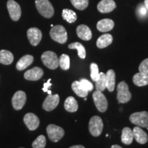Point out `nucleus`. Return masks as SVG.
Wrapping results in <instances>:
<instances>
[{
  "mask_svg": "<svg viewBox=\"0 0 148 148\" xmlns=\"http://www.w3.org/2000/svg\"><path fill=\"white\" fill-rule=\"evenodd\" d=\"M144 5H145V8H147V10L148 11V0H145V1H144Z\"/></svg>",
  "mask_w": 148,
  "mask_h": 148,
  "instance_id": "39",
  "label": "nucleus"
},
{
  "mask_svg": "<svg viewBox=\"0 0 148 148\" xmlns=\"http://www.w3.org/2000/svg\"><path fill=\"white\" fill-rule=\"evenodd\" d=\"M42 63L50 69H56L59 66V58L56 53L51 51H47L41 56Z\"/></svg>",
  "mask_w": 148,
  "mask_h": 148,
  "instance_id": "2",
  "label": "nucleus"
},
{
  "mask_svg": "<svg viewBox=\"0 0 148 148\" xmlns=\"http://www.w3.org/2000/svg\"><path fill=\"white\" fill-rule=\"evenodd\" d=\"M95 88L97 90L102 92L106 88V74L103 72L99 73V76L95 81Z\"/></svg>",
  "mask_w": 148,
  "mask_h": 148,
  "instance_id": "29",
  "label": "nucleus"
},
{
  "mask_svg": "<svg viewBox=\"0 0 148 148\" xmlns=\"http://www.w3.org/2000/svg\"><path fill=\"white\" fill-rule=\"evenodd\" d=\"M13 54L10 51L5 49L0 51V63L8 65L13 62Z\"/></svg>",
  "mask_w": 148,
  "mask_h": 148,
  "instance_id": "25",
  "label": "nucleus"
},
{
  "mask_svg": "<svg viewBox=\"0 0 148 148\" xmlns=\"http://www.w3.org/2000/svg\"><path fill=\"white\" fill-rule=\"evenodd\" d=\"M103 127L102 119L99 116H93L89 121L88 130L93 136H99L101 134Z\"/></svg>",
  "mask_w": 148,
  "mask_h": 148,
  "instance_id": "5",
  "label": "nucleus"
},
{
  "mask_svg": "<svg viewBox=\"0 0 148 148\" xmlns=\"http://www.w3.org/2000/svg\"><path fill=\"white\" fill-rule=\"evenodd\" d=\"M20 148H23V147H20Z\"/></svg>",
  "mask_w": 148,
  "mask_h": 148,
  "instance_id": "41",
  "label": "nucleus"
},
{
  "mask_svg": "<svg viewBox=\"0 0 148 148\" xmlns=\"http://www.w3.org/2000/svg\"><path fill=\"white\" fill-rule=\"evenodd\" d=\"M117 100L119 103H125L128 102L132 98L131 92L129 90L128 85L125 82H119L117 86Z\"/></svg>",
  "mask_w": 148,
  "mask_h": 148,
  "instance_id": "4",
  "label": "nucleus"
},
{
  "mask_svg": "<svg viewBox=\"0 0 148 148\" xmlns=\"http://www.w3.org/2000/svg\"><path fill=\"white\" fill-rule=\"evenodd\" d=\"M59 66L63 70H68L70 67V58L66 54H62L59 58Z\"/></svg>",
  "mask_w": 148,
  "mask_h": 148,
  "instance_id": "30",
  "label": "nucleus"
},
{
  "mask_svg": "<svg viewBox=\"0 0 148 148\" xmlns=\"http://www.w3.org/2000/svg\"><path fill=\"white\" fill-rule=\"evenodd\" d=\"M77 36L84 40H89L92 38V32L90 29L86 25H80L76 29Z\"/></svg>",
  "mask_w": 148,
  "mask_h": 148,
  "instance_id": "16",
  "label": "nucleus"
},
{
  "mask_svg": "<svg viewBox=\"0 0 148 148\" xmlns=\"http://www.w3.org/2000/svg\"><path fill=\"white\" fill-rule=\"evenodd\" d=\"M138 70L140 73H143L148 75V58H146L142 61L138 67Z\"/></svg>",
  "mask_w": 148,
  "mask_h": 148,
  "instance_id": "35",
  "label": "nucleus"
},
{
  "mask_svg": "<svg viewBox=\"0 0 148 148\" xmlns=\"http://www.w3.org/2000/svg\"><path fill=\"white\" fill-rule=\"evenodd\" d=\"M64 109L69 112H75L78 109V103L75 99L72 96L68 97L64 101Z\"/></svg>",
  "mask_w": 148,
  "mask_h": 148,
  "instance_id": "23",
  "label": "nucleus"
},
{
  "mask_svg": "<svg viewBox=\"0 0 148 148\" xmlns=\"http://www.w3.org/2000/svg\"><path fill=\"white\" fill-rule=\"evenodd\" d=\"M69 148H85V147H84L83 145H73V146H71V147H70Z\"/></svg>",
  "mask_w": 148,
  "mask_h": 148,
  "instance_id": "38",
  "label": "nucleus"
},
{
  "mask_svg": "<svg viewBox=\"0 0 148 148\" xmlns=\"http://www.w3.org/2000/svg\"><path fill=\"white\" fill-rule=\"evenodd\" d=\"M68 47L71 49H77V54H78V56L80 58L84 59L86 58V50H85L84 45L82 43H80V42H73V43L69 44Z\"/></svg>",
  "mask_w": 148,
  "mask_h": 148,
  "instance_id": "27",
  "label": "nucleus"
},
{
  "mask_svg": "<svg viewBox=\"0 0 148 148\" xmlns=\"http://www.w3.org/2000/svg\"><path fill=\"white\" fill-rule=\"evenodd\" d=\"M49 34L53 40L60 44L65 43L67 40V32L62 25H58L52 27Z\"/></svg>",
  "mask_w": 148,
  "mask_h": 148,
  "instance_id": "3",
  "label": "nucleus"
},
{
  "mask_svg": "<svg viewBox=\"0 0 148 148\" xmlns=\"http://www.w3.org/2000/svg\"><path fill=\"white\" fill-rule=\"evenodd\" d=\"M62 16L64 20L69 23H74L77 20L76 13L70 9H64L62 12Z\"/></svg>",
  "mask_w": 148,
  "mask_h": 148,
  "instance_id": "28",
  "label": "nucleus"
},
{
  "mask_svg": "<svg viewBox=\"0 0 148 148\" xmlns=\"http://www.w3.org/2000/svg\"><path fill=\"white\" fill-rule=\"evenodd\" d=\"M111 148H122V147H121V146H119L118 145H112Z\"/></svg>",
  "mask_w": 148,
  "mask_h": 148,
  "instance_id": "40",
  "label": "nucleus"
},
{
  "mask_svg": "<svg viewBox=\"0 0 148 148\" xmlns=\"http://www.w3.org/2000/svg\"><path fill=\"white\" fill-rule=\"evenodd\" d=\"M116 8V3L113 0H101L97 4V10L101 13H108Z\"/></svg>",
  "mask_w": 148,
  "mask_h": 148,
  "instance_id": "15",
  "label": "nucleus"
},
{
  "mask_svg": "<svg viewBox=\"0 0 148 148\" xmlns=\"http://www.w3.org/2000/svg\"><path fill=\"white\" fill-rule=\"evenodd\" d=\"M92 99L96 108L101 112H104L108 108V101L102 92L96 90L92 94Z\"/></svg>",
  "mask_w": 148,
  "mask_h": 148,
  "instance_id": "8",
  "label": "nucleus"
},
{
  "mask_svg": "<svg viewBox=\"0 0 148 148\" xmlns=\"http://www.w3.org/2000/svg\"><path fill=\"white\" fill-rule=\"evenodd\" d=\"M130 121L139 127H148V112L147 111L134 112L130 116Z\"/></svg>",
  "mask_w": 148,
  "mask_h": 148,
  "instance_id": "6",
  "label": "nucleus"
},
{
  "mask_svg": "<svg viewBox=\"0 0 148 148\" xmlns=\"http://www.w3.org/2000/svg\"><path fill=\"white\" fill-rule=\"evenodd\" d=\"M27 36L31 45L36 46L41 40L42 32L39 29L36 27H31L27 30Z\"/></svg>",
  "mask_w": 148,
  "mask_h": 148,
  "instance_id": "13",
  "label": "nucleus"
},
{
  "mask_svg": "<svg viewBox=\"0 0 148 148\" xmlns=\"http://www.w3.org/2000/svg\"><path fill=\"white\" fill-rule=\"evenodd\" d=\"M133 82L138 86H143L148 84V75L143 73H137L133 76Z\"/></svg>",
  "mask_w": 148,
  "mask_h": 148,
  "instance_id": "24",
  "label": "nucleus"
},
{
  "mask_svg": "<svg viewBox=\"0 0 148 148\" xmlns=\"http://www.w3.org/2000/svg\"><path fill=\"white\" fill-rule=\"evenodd\" d=\"M133 134L134 138L140 144H145L148 140V135L139 126L134 127L133 129Z\"/></svg>",
  "mask_w": 148,
  "mask_h": 148,
  "instance_id": "17",
  "label": "nucleus"
},
{
  "mask_svg": "<svg viewBox=\"0 0 148 148\" xmlns=\"http://www.w3.org/2000/svg\"><path fill=\"white\" fill-rule=\"evenodd\" d=\"M71 88L75 94L80 97H86L88 95V91L84 89L78 81H75L72 83Z\"/></svg>",
  "mask_w": 148,
  "mask_h": 148,
  "instance_id": "26",
  "label": "nucleus"
},
{
  "mask_svg": "<svg viewBox=\"0 0 148 148\" xmlns=\"http://www.w3.org/2000/svg\"><path fill=\"white\" fill-rule=\"evenodd\" d=\"M72 5L79 10H84L88 5V0H70Z\"/></svg>",
  "mask_w": 148,
  "mask_h": 148,
  "instance_id": "31",
  "label": "nucleus"
},
{
  "mask_svg": "<svg viewBox=\"0 0 148 148\" xmlns=\"http://www.w3.org/2000/svg\"><path fill=\"white\" fill-rule=\"evenodd\" d=\"M33 148H45L46 145V138L43 135H40L32 143Z\"/></svg>",
  "mask_w": 148,
  "mask_h": 148,
  "instance_id": "32",
  "label": "nucleus"
},
{
  "mask_svg": "<svg viewBox=\"0 0 148 148\" xmlns=\"http://www.w3.org/2000/svg\"><path fill=\"white\" fill-rule=\"evenodd\" d=\"M90 77H91L92 80H93L94 82H95L99 76V68H98L97 64L96 63H91L90 66Z\"/></svg>",
  "mask_w": 148,
  "mask_h": 148,
  "instance_id": "33",
  "label": "nucleus"
},
{
  "mask_svg": "<svg viewBox=\"0 0 148 148\" xmlns=\"http://www.w3.org/2000/svg\"><path fill=\"white\" fill-rule=\"evenodd\" d=\"M112 40H113V38H112V36L111 34H103L98 38L96 45L99 49H103V48H105L110 45L112 42Z\"/></svg>",
  "mask_w": 148,
  "mask_h": 148,
  "instance_id": "20",
  "label": "nucleus"
},
{
  "mask_svg": "<svg viewBox=\"0 0 148 148\" xmlns=\"http://www.w3.org/2000/svg\"><path fill=\"white\" fill-rule=\"evenodd\" d=\"M114 23L110 18H103L97 22V28L99 32H107L113 29Z\"/></svg>",
  "mask_w": 148,
  "mask_h": 148,
  "instance_id": "18",
  "label": "nucleus"
},
{
  "mask_svg": "<svg viewBox=\"0 0 148 148\" xmlns=\"http://www.w3.org/2000/svg\"><path fill=\"white\" fill-rule=\"evenodd\" d=\"M47 133L49 140L55 143L59 141L64 135V130L54 124L47 125Z\"/></svg>",
  "mask_w": 148,
  "mask_h": 148,
  "instance_id": "7",
  "label": "nucleus"
},
{
  "mask_svg": "<svg viewBox=\"0 0 148 148\" xmlns=\"http://www.w3.org/2000/svg\"><path fill=\"white\" fill-rule=\"evenodd\" d=\"M134 139L133 131L130 127H125L122 130L121 142L125 145H130Z\"/></svg>",
  "mask_w": 148,
  "mask_h": 148,
  "instance_id": "22",
  "label": "nucleus"
},
{
  "mask_svg": "<svg viewBox=\"0 0 148 148\" xmlns=\"http://www.w3.org/2000/svg\"><path fill=\"white\" fill-rule=\"evenodd\" d=\"M35 4L37 10L42 16L47 18L52 17L54 9L49 0H35Z\"/></svg>",
  "mask_w": 148,
  "mask_h": 148,
  "instance_id": "1",
  "label": "nucleus"
},
{
  "mask_svg": "<svg viewBox=\"0 0 148 148\" xmlns=\"http://www.w3.org/2000/svg\"><path fill=\"white\" fill-rule=\"evenodd\" d=\"M60 101V97L58 94L49 95L45 98L42 103V108L46 111H51L56 108Z\"/></svg>",
  "mask_w": 148,
  "mask_h": 148,
  "instance_id": "11",
  "label": "nucleus"
},
{
  "mask_svg": "<svg viewBox=\"0 0 148 148\" xmlns=\"http://www.w3.org/2000/svg\"><path fill=\"white\" fill-rule=\"evenodd\" d=\"M79 82L80 83V84L82 85V87L84 88V89L87 90L88 92L91 91V90L93 89V85H92L91 82L87 80V79L83 78V79H81Z\"/></svg>",
  "mask_w": 148,
  "mask_h": 148,
  "instance_id": "34",
  "label": "nucleus"
},
{
  "mask_svg": "<svg viewBox=\"0 0 148 148\" xmlns=\"http://www.w3.org/2000/svg\"><path fill=\"white\" fill-rule=\"evenodd\" d=\"M7 8L10 14V18L14 21H17L21 17V7L14 0H8L7 2Z\"/></svg>",
  "mask_w": 148,
  "mask_h": 148,
  "instance_id": "9",
  "label": "nucleus"
},
{
  "mask_svg": "<svg viewBox=\"0 0 148 148\" xmlns=\"http://www.w3.org/2000/svg\"><path fill=\"white\" fill-rule=\"evenodd\" d=\"M23 121L29 130H35L40 124V121L36 114L32 112L27 113L24 116Z\"/></svg>",
  "mask_w": 148,
  "mask_h": 148,
  "instance_id": "12",
  "label": "nucleus"
},
{
  "mask_svg": "<svg viewBox=\"0 0 148 148\" xmlns=\"http://www.w3.org/2000/svg\"><path fill=\"white\" fill-rule=\"evenodd\" d=\"M147 10L145 8V5H140L136 9V14L139 17H144L147 14Z\"/></svg>",
  "mask_w": 148,
  "mask_h": 148,
  "instance_id": "36",
  "label": "nucleus"
},
{
  "mask_svg": "<svg viewBox=\"0 0 148 148\" xmlns=\"http://www.w3.org/2000/svg\"><path fill=\"white\" fill-rule=\"evenodd\" d=\"M106 88L110 92H112L115 87V73L112 69H110L106 73Z\"/></svg>",
  "mask_w": 148,
  "mask_h": 148,
  "instance_id": "21",
  "label": "nucleus"
},
{
  "mask_svg": "<svg viewBox=\"0 0 148 148\" xmlns=\"http://www.w3.org/2000/svg\"><path fill=\"white\" fill-rule=\"evenodd\" d=\"M51 86V79H49L47 80V82L44 83L43 84V88H42V90H43L44 92H47L49 95H51V91L50 90V87Z\"/></svg>",
  "mask_w": 148,
  "mask_h": 148,
  "instance_id": "37",
  "label": "nucleus"
},
{
  "mask_svg": "<svg viewBox=\"0 0 148 148\" xmlns=\"http://www.w3.org/2000/svg\"><path fill=\"white\" fill-rule=\"evenodd\" d=\"M43 74L44 71L41 68L35 66V67H33L32 69L27 70L24 73V77L27 80L36 81L41 78Z\"/></svg>",
  "mask_w": 148,
  "mask_h": 148,
  "instance_id": "14",
  "label": "nucleus"
},
{
  "mask_svg": "<svg viewBox=\"0 0 148 148\" xmlns=\"http://www.w3.org/2000/svg\"><path fill=\"white\" fill-rule=\"evenodd\" d=\"M26 94L22 90H18L13 95L12 99V106L14 110H21L26 102Z\"/></svg>",
  "mask_w": 148,
  "mask_h": 148,
  "instance_id": "10",
  "label": "nucleus"
},
{
  "mask_svg": "<svg viewBox=\"0 0 148 148\" xmlns=\"http://www.w3.org/2000/svg\"><path fill=\"white\" fill-rule=\"evenodd\" d=\"M34 61V57L31 55H25L19 59L16 64V67L18 71L26 69Z\"/></svg>",
  "mask_w": 148,
  "mask_h": 148,
  "instance_id": "19",
  "label": "nucleus"
}]
</instances>
